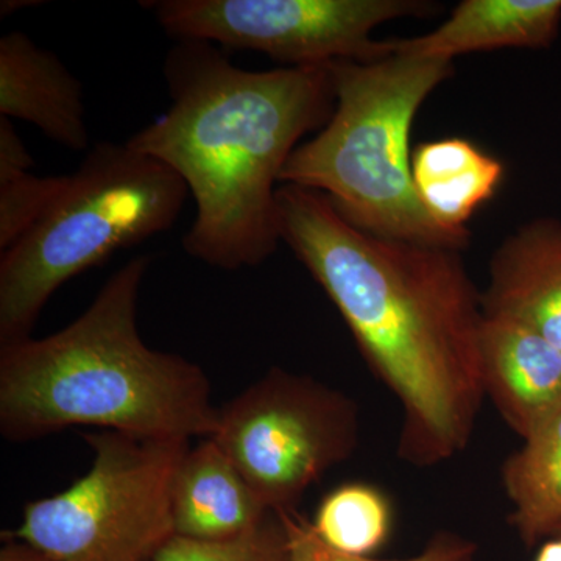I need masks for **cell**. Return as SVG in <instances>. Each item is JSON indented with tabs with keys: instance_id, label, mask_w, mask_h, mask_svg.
<instances>
[{
	"instance_id": "cell-19",
	"label": "cell",
	"mask_w": 561,
	"mask_h": 561,
	"mask_svg": "<svg viewBox=\"0 0 561 561\" xmlns=\"http://www.w3.org/2000/svg\"><path fill=\"white\" fill-rule=\"evenodd\" d=\"M153 561H289L287 538L273 513L262 526L225 541H201L173 535Z\"/></svg>"
},
{
	"instance_id": "cell-15",
	"label": "cell",
	"mask_w": 561,
	"mask_h": 561,
	"mask_svg": "<svg viewBox=\"0 0 561 561\" xmlns=\"http://www.w3.org/2000/svg\"><path fill=\"white\" fill-rule=\"evenodd\" d=\"M512 504L511 524L524 545L535 546L561 529V409L540 424L502 467Z\"/></svg>"
},
{
	"instance_id": "cell-11",
	"label": "cell",
	"mask_w": 561,
	"mask_h": 561,
	"mask_svg": "<svg viewBox=\"0 0 561 561\" xmlns=\"http://www.w3.org/2000/svg\"><path fill=\"white\" fill-rule=\"evenodd\" d=\"M0 114L35 125L66 149L90 146L83 84L24 32L0 39Z\"/></svg>"
},
{
	"instance_id": "cell-21",
	"label": "cell",
	"mask_w": 561,
	"mask_h": 561,
	"mask_svg": "<svg viewBox=\"0 0 561 561\" xmlns=\"http://www.w3.org/2000/svg\"><path fill=\"white\" fill-rule=\"evenodd\" d=\"M535 561H561V537L549 538L542 542Z\"/></svg>"
},
{
	"instance_id": "cell-2",
	"label": "cell",
	"mask_w": 561,
	"mask_h": 561,
	"mask_svg": "<svg viewBox=\"0 0 561 561\" xmlns=\"http://www.w3.org/2000/svg\"><path fill=\"white\" fill-rule=\"evenodd\" d=\"M171 108L127 140L172 169L195 203L183 249L220 271L257 267L280 239V172L335 106L328 66L249 70L214 44L179 41L165 57Z\"/></svg>"
},
{
	"instance_id": "cell-1",
	"label": "cell",
	"mask_w": 561,
	"mask_h": 561,
	"mask_svg": "<svg viewBox=\"0 0 561 561\" xmlns=\"http://www.w3.org/2000/svg\"><path fill=\"white\" fill-rule=\"evenodd\" d=\"M280 239L398 398V456L434 467L470 445L485 400L482 294L460 251L354 227L323 194L280 184Z\"/></svg>"
},
{
	"instance_id": "cell-8",
	"label": "cell",
	"mask_w": 561,
	"mask_h": 561,
	"mask_svg": "<svg viewBox=\"0 0 561 561\" xmlns=\"http://www.w3.org/2000/svg\"><path fill=\"white\" fill-rule=\"evenodd\" d=\"M168 35L256 50L290 68L387 57L371 33L386 22L421 18L423 0H157L142 2Z\"/></svg>"
},
{
	"instance_id": "cell-17",
	"label": "cell",
	"mask_w": 561,
	"mask_h": 561,
	"mask_svg": "<svg viewBox=\"0 0 561 561\" xmlns=\"http://www.w3.org/2000/svg\"><path fill=\"white\" fill-rule=\"evenodd\" d=\"M390 522L389 504L378 490L348 483L324 497L312 526L335 551L370 557L387 541Z\"/></svg>"
},
{
	"instance_id": "cell-13",
	"label": "cell",
	"mask_w": 561,
	"mask_h": 561,
	"mask_svg": "<svg viewBox=\"0 0 561 561\" xmlns=\"http://www.w3.org/2000/svg\"><path fill=\"white\" fill-rule=\"evenodd\" d=\"M273 513L213 438L191 448L181 461L172 490L179 537L232 540L257 529Z\"/></svg>"
},
{
	"instance_id": "cell-6",
	"label": "cell",
	"mask_w": 561,
	"mask_h": 561,
	"mask_svg": "<svg viewBox=\"0 0 561 561\" xmlns=\"http://www.w3.org/2000/svg\"><path fill=\"white\" fill-rule=\"evenodd\" d=\"M90 470L68 490L28 502L3 531L58 561H153L173 535L172 490L191 440L83 434Z\"/></svg>"
},
{
	"instance_id": "cell-18",
	"label": "cell",
	"mask_w": 561,
	"mask_h": 561,
	"mask_svg": "<svg viewBox=\"0 0 561 561\" xmlns=\"http://www.w3.org/2000/svg\"><path fill=\"white\" fill-rule=\"evenodd\" d=\"M283 523L289 561H474L478 545L454 531H438L416 556L401 560H378L335 551L321 540L312 522L297 511L275 512Z\"/></svg>"
},
{
	"instance_id": "cell-12",
	"label": "cell",
	"mask_w": 561,
	"mask_h": 561,
	"mask_svg": "<svg viewBox=\"0 0 561 561\" xmlns=\"http://www.w3.org/2000/svg\"><path fill=\"white\" fill-rule=\"evenodd\" d=\"M561 0H463L435 31L386 41L387 54L453 61L472 51L545 49L559 35Z\"/></svg>"
},
{
	"instance_id": "cell-5",
	"label": "cell",
	"mask_w": 561,
	"mask_h": 561,
	"mask_svg": "<svg viewBox=\"0 0 561 561\" xmlns=\"http://www.w3.org/2000/svg\"><path fill=\"white\" fill-rule=\"evenodd\" d=\"M187 195L172 169L127 142L95 144L28 231L0 253V345L32 337L62 284L171 230Z\"/></svg>"
},
{
	"instance_id": "cell-14",
	"label": "cell",
	"mask_w": 561,
	"mask_h": 561,
	"mask_svg": "<svg viewBox=\"0 0 561 561\" xmlns=\"http://www.w3.org/2000/svg\"><path fill=\"white\" fill-rule=\"evenodd\" d=\"M504 164L471 140L445 138L412 151V179L423 209L440 230L470 243L468 221L496 195Z\"/></svg>"
},
{
	"instance_id": "cell-16",
	"label": "cell",
	"mask_w": 561,
	"mask_h": 561,
	"mask_svg": "<svg viewBox=\"0 0 561 561\" xmlns=\"http://www.w3.org/2000/svg\"><path fill=\"white\" fill-rule=\"evenodd\" d=\"M13 124L0 117V253L20 241L49 205L62 176H38Z\"/></svg>"
},
{
	"instance_id": "cell-10",
	"label": "cell",
	"mask_w": 561,
	"mask_h": 561,
	"mask_svg": "<svg viewBox=\"0 0 561 561\" xmlns=\"http://www.w3.org/2000/svg\"><path fill=\"white\" fill-rule=\"evenodd\" d=\"M485 316L519 321L561 350V220L540 217L494 251Z\"/></svg>"
},
{
	"instance_id": "cell-7",
	"label": "cell",
	"mask_w": 561,
	"mask_h": 561,
	"mask_svg": "<svg viewBox=\"0 0 561 561\" xmlns=\"http://www.w3.org/2000/svg\"><path fill=\"white\" fill-rule=\"evenodd\" d=\"M356 402L309 376L271 368L219 408L213 440L272 512L295 511L305 491L359 443Z\"/></svg>"
},
{
	"instance_id": "cell-22",
	"label": "cell",
	"mask_w": 561,
	"mask_h": 561,
	"mask_svg": "<svg viewBox=\"0 0 561 561\" xmlns=\"http://www.w3.org/2000/svg\"><path fill=\"white\" fill-rule=\"evenodd\" d=\"M556 537H561V529L559 530V534L556 535Z\"/></svg>"
},
{
	"instance_id": "cell-9",
	"label": "cell",
	"mask_w": 561,
	"mask_h": 561,
	"mask_svg": "<svg viewBox=\"0 0 561 561\" xmlns=\"http://www.w3.org/2000/svg\"><path fill=\"white\" fill-rule=\"evenodd\" d=\"M485 397L519 437L561 409V350L537 331L485 316L482 330Z\"/></svg>"
},
{
	"instance_id": "cell-20",
	"label": "cell",
	"mask_w": 561,
	"mask_h": 561,
	"mask_svg": "<svg viewBox=\"0 0 561 561\" xmlns=\"http://www.w3.org/2000/svg\"><path fill=\"white\" fill-rule=\"evenodd\" d=\"M3 540L7 542L0 551V561H58L28 542L13 540V538H3Z\"/></svg>"
},
{
	"instance_id": "cell-3",
	"label": "cell",
	"mask_w": 561,
	"mask_h": 561,
	"mask_svg": "<svg viewBox=\"0 0 561 561\" xmlns=\"http://www.w3.org/2000/svg\"><path fill=\"white\" fill-rule=\"evenodd\" d=\"M150 262L149 254L128 261L62 330L0 345L5 440L35 442L76 426L158 440L213 437L219 408L206 371L140 337L139 290Z\"/></svg>"
},
{
	"instance_id": "cell-4",
	"label": "cell",
	"mask_w": 561,
	"mask_h": 561,
	"mask_svg": "<svg viewBox=\"0 0 561 561\" xmlns=\"http://www.w3.org/2000/svg\"><path fill=\"white\" fill-rule=\"evenodd\" d=\"M331 119L291 153L280 184L323 194L354 227L397 241L463 250L440 230L416 195L409 149L413 121L454 73L453 61L389 54L328 65Z\"/></svg>"
}]
</instances>
